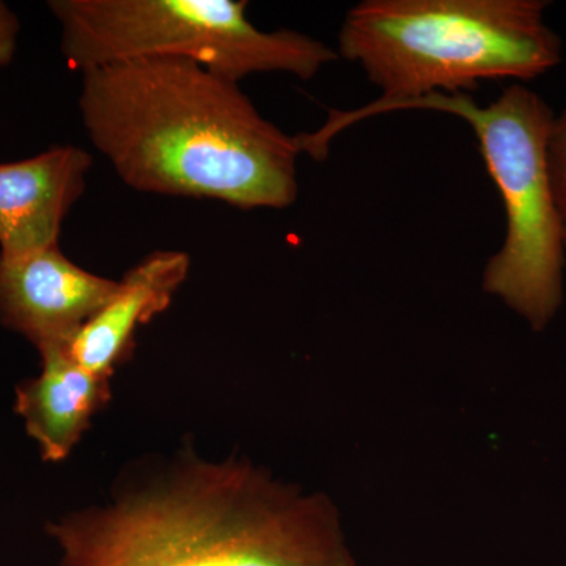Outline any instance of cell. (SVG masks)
I'll list each match as a JSON object with an SVG mask.
<instances>
[{
	"instance_id": "cell-11",
	"label": "cell",
	"mask_w": 566,
	"mask_h": 566,
	"mask_svg": "<svg viewBox=\"0 0 566 566\" xmlns=\"http://www.w3.org/2000/svg\"><path fill=\"white\" fill-rule=\"evenodd\" d=\"M20 20L7 3L0 2V69L10 65L17 54Z\"/></svg>"
},
{
	"instance_id": "cell-8",
	"label": "cell",
	"mask_w": 566,
	"mask_h": 566,
	"mask_svg": "<svg viewBox=\"0 0 566 566\" xmlns=\"http://www.w3.org/2000/svg\"><path fill=\"white\" fill-rule=\"evenodd\" d=\"M191 256L181 251L148 253L117 283L102 311L66 346L74 363L102 378H114L136 348L140 326L161 315L188 281Z\"/></svg>"
},
{
	"instance_id": "cell-6",
	"label": "cell",
	"mask_w": 566,
	"mask_h": 566,
	"mask_svg": "<svg viewBox=\"0 0 566 566\" xmlns=\"http://www.w3.org/2000/svg\"><path fill=\"white\" fill-rule=\"evenodd\" d=\"M118 281L71 262L61 245L0 255V324L41 353L66 348L111 300Z\"/></svg>"
},
{
	"instance_id": "cell-5",
	"label": "cell",
	"mask_w": 566,
	"mask_h": 566,
	"mask_svg": "<svg viewBox=\"0 0 566 566\" xmlns=\"http://www.w3.org/2000/svg\"><path fill=\"white\" fill-rule=\"evenodd\" d=\"M237 0H51L61 51L71 70L136 59H188L240 82L256 73L308 81L338 59L305 33L266 32Z\"/></svg>"
},
{
	"instance_id": "cell-10",
	"label": "cell",
	"mask_w": 566,
	"mask_h": 566,
	"mask_svg": "<svg viewBox=\"0 0 566 566\" xmlns=\"http://www.w3.org/2000/svg\"><path fill=\"white\" fill-rule=\"evenodd\" d=\"M547 166L566 249V106L554 117L547 142Z\"/></svg>"
},
{
	"instance_id": "cell-4",
	"label": "cell",
	"mask_w": 566,
	"mask_h": 566,
	"mask_svg": "<svg viewBox=\"0 0 566 566\" xmlns=\"http://www.w3.org/2000/svg\"><path fill=\"white\" fill-rule=\"evenodd\" d=\"M408 109L457 115L474 129L506 221L504 243L488 260L483 289L532 331H545L564 303V230L547 166L556 114L520 82L510 84L488 106L476 104L469 93H433L395 104L387 112Z\"/></svg>"
},
{
	"instance_id": "cell-7",
	"label": "cell",
	"mask_w": 566,
	"mask_h": 566,
	"mask_svg": "<svg viewBox=\"0 0 566 566\" xmlns=\"http://www.w3.org/2000/svg\"><path fill=\"white\" fill-rule=\"evenodd\" d=\"M92 166V155L76 145L0 164V255L61 245L63 222L87 188Z\"/></svg>"
},
{
	"instance_id": "cell-3",
	"label": "cell",
	"mask_w": 566,
	"mask_h": 566,
	"mask_svg": "<svg viewBox=\"0 0 566 566\" xmlns=\"http://www.w3.org/2000/svg\"><path fill=\"white\" fill-rule=\"evenodd\" d=\"M545 0H364L346 13L338 57L357 63L381 98L329 111L315 133L297 134L301 153L326 159L329 142L354 123L433 93L475 91L482 81L535 80L562 61Z\"/></svg>"
},
{
	"instance_id": "cell-1",
	"label": "cell",
	"mask_w": 566,
	"mask_h": 566,
	"mask_svg": "<svg viewBox=\"0 0 566 566\" xmlns=\"http://www.w3.org/2000/svg\"><path fill=\"white\" fill-rule=\"evenodd\" d=\"M46 534L59 566H357L329 499L189 446Z\"/></svg>"
},
{
	"instance_id": "cell-9",
	"label": "cell",
	"mask_w": 566,
	"mask_h": 566,
	"mask_svg": "<svg viewBox=\"0 0 566 566\" xmlns=\"http://www.w3.org/2000/svg\"><path fill=\"white\" fill-rule=\"evenodd\" d=\"M41 370L17 387L14 412L46 463H62L91 428L93 417L109 405L112 379L71 359L66 348L40 354Z\"/></svg>"
},
{
	"instance_id": "cell-2",
	"label": "cell",
	"mask_w": 566,
	"mask_h": 566,
	"mask_svg": "<svg viewBox=\"0 0 566 566\" xmlns=\"http://www.w3.org/2000/svg\"><path fill=\"white\" fill-rule=\"evenodd\" d=\"M82 123L125 185L156 196L283 210L297 199L296 136L200 63L136 59L82 73Z\"/></svg>"
}]
</instances>
